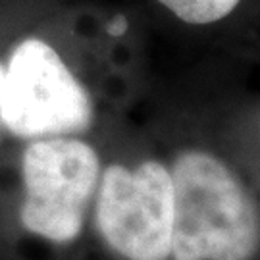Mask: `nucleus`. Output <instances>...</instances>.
Segmentation results:
<instances>
[{
  "label": "nucleus",
  "instance_id": "obj_4",
  "mask_svg": "<svg viewBox=\"0 0 260 260\" xmlns=\"http://www.w3.org/2000/svg\"><path fill=\"white\" fill-rule=\"evenodd\" d=\"M174 187L160 162L135 170L112 164L104 170L96 228L104 241L127 260H168L172 254Z\"/></svg>",
  "mask_w": 260,
  "mask_h": 260
},
{
  "label": "nucleus",
  "instance_id": "obj_1",
  "mask_svg": "<svg viewBox=\"0 0 260 260\" xmlns=\"http://www.w3.org/2000/svg\"><path fill=\"white\" fill-rule=\"evenodd\" d=\"M174 187V260H251L258 251V212L241 181L216 156L181 152Z\"/></svg>",
  "mask_w": 260,
  "mask_h": 260
},
{
  "label": "nucleus",
  "instance_id": "obj_2",
  "mask_svg": "<svg viewBox=\"0 0 260 260\" xmlns=\"http://www.w3.org/2000/svg\"><path fill=\"white\" fill-rule=\"evenodd\" d=\"M0 121L21 139L75 135L91 127L93 104L54 48L25 39L2 75Z\"/></svg>",
  "mask_w": 260,
  "mask_h": 260
},
{
  "label": "nucleus",
  "instance_id": "obj_3",
  "mask_svg": "<svg viewBox=\"0 0 260 260\" xmlns=\"http://www.w3.org/2000/svg\"><path fill=\"white\" fill-rule=\"evenodd\" d=\"M21 172L23 228L48 241H74L83 230L101 176V160L93 147L77 139H39L25 150Z\"/></svg>",
  "mask_w": 260,
  "mask_h": 260
},
{
  "label": "nucleus",
  "instance_id": "obj_7",
  "mask_svg": "<svg viewBox=\"0 0 260 260\" xmlns=\"http://www.w3.org/2000/svg\"><path fill=\"white\" fill-rule=\"evenodd\" d=\"M2 75H4V70H2V66H0V87H2ZM0 125H2V121H0Z\"/></svg>",
  "mask_w": 260,
  "mask_h": 260
},
{
  "label": "nucleus",
  "instance_id": "obj_6",
  "mask_svg": "<svg viewBox=\"0 0 260 260\" xmlns=\"http://www.w3.org/2000/svg\"><path fill=\"white\" fill-rule=\"evenodd\" d=\"M125 29H127V21H125L123 18H118L116 19V23H110V25H108V33L114 35V37H120Z\"/></svg>",
  "mask_w": 260,
  "mask_h": 260
},
{
  "label": "nucleus",
  "instance_id": "obj_5",
  "mask_svg": "<svg viewBox=\"0 0 260 260\" xmlns=\"http://www.w3.org/2000/svg\"><path fill=\"white\" fill-rule=\"evenodd\" d=\"M179 19L193 25H205L232 14L239 0H158Z\"/></svg>",
  "mask_w": 260,
  "mask_h": 260
}]
</instances>
